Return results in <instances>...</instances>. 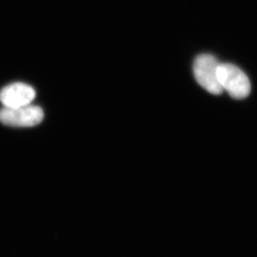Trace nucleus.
<instances>
[{"label": "nucleus", "instance_id": "f257e3e1", "mask_svg": "<svg viewBox=\"0 0 257 257\" xmlns=\"http://www.w3.org/2000/svg\"><path fill=\"white\" fill-rule=\"evenodd\" d=\"M217 76L223 90H226L234 99H245L250 94V80L246 74L234 64H219Z\"/></svg>", "mask_w": 257, "mask_h": 257}, {"label": "nucleus", "instance_id": "f03ea898", "mask_svg": "<svg viewBox=\"0 0 257 257\" xmlns=\"http://www.w3.org/2000/svg\"><path fill=\"white\" fill-rule=\"evenodd\" d=\"M219 64L220 63L213 55L203 54L196 57L193 66L198 84L213 94H220L223 92L217 76Z\"/></svg>", "mask_w": 257, "mask_h": 257}, {"label": "nucleus", "instance_id": "7ed1b4c3", "mask_svg": "<svg viewBox=\"0 0 257 257\" xmlns=\"http://www.w3.org/2000/svg\"><path fill=\"white\" fill-rule=\"evenodd\" d=\"M43 119V109L31 104L16 108L4 107L0 109V122L9 126H35L40 124Z\"/></svg>", "mask_w": 257, "mask_h": 257}, {"label": "nucleus", "instance_id": "20e7f679", "mask_svg": "<svg viewBox=\"0 0 257 257\" xmlns=\"http://www.w3.org/2000/svg\"><path fill=\"white\" fill-rule=\"evenodd\" d=\"M35 98V89L29 84L20 82L9 84L0 91V101L8 108L28 105Z\"/></svg>", "mask_w": 257, "mask_h": 257}]
</instances>
